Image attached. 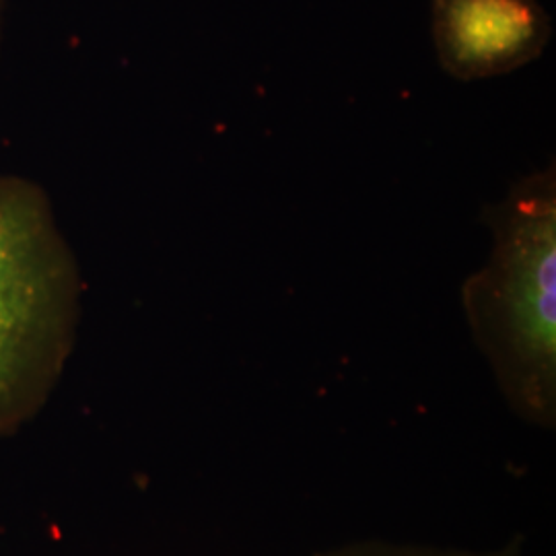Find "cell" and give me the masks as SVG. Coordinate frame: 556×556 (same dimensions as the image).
<instances>
[{
	"label": "cell",
	"instance_id": "cell-1",
	"mask_svg": "<svg viewBox=\"0 0 556 556\" xmlns=\"http://www.w3.org/2000/svg\"><path fill=\"white\" fill-rule=\"evenodd\" d=\"M482 219L493 231L489 262L462 287L480 353L517 417L556 425L555 163L517 179Z\"/></svg>",
	"mask_w": 556,
	"mask_h": 556
},
{
	"label": "cell",
	"instance_id": "cell-2",
	"mask_svg": "<svg viewBox=\"0 0 556 556\" xmlns=\"http://www.w3.org/2000/svg\"><path fill=\"white\" fill-rule=\"evenodd\" d=\"M80 270L50 194L0 174V415L59 374L79 314Z\"/></svg>",
	"mask_w": 556,
	"mask_h": 556
},
{
	"label": "cell",
	"instance_id": "cell-3",
	"mask_svg": "<svg viewBox=\"0 0 556 556\" xmlns=\"http://www.w3.org/2000/svg\"><path fill=\"white\" fill-rule=\"evenodd\" d=\"M433 41L443 71L459 80L514 73L551 40V17L538 0H433Z\"/></svg>",
	"mask_w": 556,
	"mask_h": 556
},
{
	"label": "cell",
	"instance_id": "cell-4",
	"mask_svg": "<svg viewBox=\"0 0 556 556\" xmlns=\"http://www.w3.org/2000/svg\"><path fill=\"white\" fill-rule=\"evenodd\" d=\"M318 556H519L514 548L501 553H472L456 548L439 546H420V544H396V542H357L346 544L334 551Z\"/></svg>",
	"mask_w": 556,
	"mask_h": 556
},
{
	"label": "cell",
	"instance_id": "cell-5",
	"mask_svg": "<svg viewBox=\"0 0 556 556\" xmlns=\"http://www.w3.org/2000/svg\"><path fill=\"white\" fill-rule=\"evenodd\" d=\"M4 11H7V0H0V40H2V23H4Z\"/></svg>",
	"mask_w": 556,
	"mask_h": 556
}]
</instances>
